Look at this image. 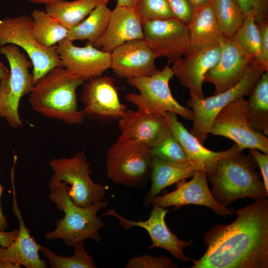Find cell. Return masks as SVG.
<instances>
[{
	"mask_svg": "<svg viewBox=\"0 0 268 268\" xmlns=\"http://www.w3.org/2000/svg\"><path fill=\"white\" fill-rule=\"evenodd\" d=\"M252 156L242 152L219 160L215 170L206 175L212 185L210 192L219 204L226 207L238 199L256 200L268 198L261 174Z\"/></svg>",
	"mask_w": 268,
	"mask_h": 268,
	"instance_id": "obj_3",
	"label": "cell"
},
{
	"mask_svg": "<svg viewBox=\"0 0 268 268\" xmlns=\"http://www.w3.org/2000/svg\"><path fill=\"white\" fill-rule=\"evenodd\" d=\"M150 204L163 207L174 206V209L190 204L200 205L211 208L216 214L226 216L234 213V210L219 204L214 199L207 184L206 174L197 172L192 179L177 183L176 189L161 196H156Z\"/></svg>",
	"mask_w": 268,
	"mask_h": 268,
	"instance_id": "obj_15",
	"label": "cell"
},
{
	"mask_svg": "<svg viewBox=\"0 0 268 268\" xmlns=\"http://www.w3.org/2000/svg\"><path fill=\"white\" fill-rule=\"evenodd\" d=\"M9 75V70L2 63H0V80L7 78Z\"/></svg>",
	"mask_w": 268,
	"mask_h": 268,
	"instance_id": "obj_43",
	"label": "cell"
},
{
	"mask_svg": "<svg viewBox=\"0 0 268 268\" xmlns=\"http://www.w3.org/2000/svg\"><path fill=\"white\" fill-rule=\"evenodd\" d=\"M188 27L190 40L188 53L218 44L224 37L219 32L211 3L196 8Z\"/></svg>",
	"mask_w": 268,
	"mask_h": 268,
	"instance_id": "obj_25",
	"label": "cell"
},
{
	"mask_svg": "<svg viewBox=\"0 0 268 268\" xmlns=\"http://www.w3.org/2000/svg\"><path fill=\"white\" fill-rule=\"evenodd\" d=\"M232 223L216 224L203 235L206 250L191 268H268V199L234 211Z\"/></svg>",
	"mask_w": 268,
	"mask_h": 268,
	"instance_id": "obj_1",
	"label": "cell"
},
{
	"mask_svg": "<svg viewBox=\"0 0 268 268\" xmlns=\"http://www.w3.org/2000/svg\"><path fill=\"white\" fill-rule=\"evenodd\" d=\"M169 64L168 63L162 70L159 69L151 76L126 79L139 93L127 94L126 100L137 109L160 118L164 119L167 112H172L192 121L193 111L181 105L172 96L169 82L174 75Z\"/></svg>",
	"mask_w": 268,
	"mask_h": 268,
	"instance_id": "obj_8",
	"label": "cell"
},
{
	"mask_svg": "<svg viewBox=\"0 0 268 268\" xmlns=\"http://www.w3.org/2000/svg\"><path fill=\"white\" fill-rule=\"evenodd\" d=\"M120 136L149 146L158 141L169 131L164 119L137 109L127 110L119 119Z\"/></svg>",
	"mask_w": 268,
	"mask_h": 268,
	"instance_id": "obj_23",
	"label": "cell"
},
{
	"mask_svg": "<svg viewBox=\"0 0 268 268\" xmlns=\"http://www.w3.org/2000/svg\"><path fill=\"white\" fill-rule=\"evenodd\" d=\"M143 39L142 22L134 8L116 5L111 10L107 29L94 47L111 53L123 44Z\"/></svg>",
	"mask_w": 268,
	"mask_h": 268,
	"instance_id": "obj_22",
	"label": "cell"
},
{
	"mask_svg": "<svg viewBox=\"0 0 268 268\" xmlns=\"http://www.w3.org/2000/svg\"><path fill=\"white\" fill-rule=\"evenodd\" d=\"M198 171H201L189 160L168 162L152 157L150 175L151 186L144 199L145 206H149L150 201L162 190L182 180L192 177Z\"/></svg>",
	"mask_w": 268,
	"mask_h": 268,
	"instance_id": "obj_24",
	"label": "cell"
},
{
	"mask_svg": "<svg viewBox=\"0 0 268 268\" xmlns=\"http://www.w3.org/2000/svg\"><path fill=\"white\" fill-rule=\"evenodd\" d=\"M50 192V200L65 215L57 220L54 230L45 234V238L49 240L61 239L67 247L88 239L99 242L101 240L99 230L105 224L97 216V213L102 208H106L108 201H102L88 207L79 206L70 199L66 185L62 182Z\"/></svg>",
	"mask_w": 268,
	"mask_h": 268,
	"instance_id": "obj_4",
	"label": "cell"
},
{
	"mask_svg": "<svg viewBox=\"0 0 268 268\" xmlns=\"http://www.w3.org/2000/svg\"><path fill=\"white\" fill-rule=\"evenodd\" d=\"M152 162L149 146L120 135L107 152V175L115 183L141 188L150 177Z\"/></svg>",
	"mask_w": 268,
	"mask_h": 268,
	"instance_id": "obj_5",
	"label": "cell"
},
{
	"mask_svg": "<svg viewBox=\"0 0 268 268\" xmlns=\"http://www.w3.org/2000/svg\"><path fill=\"white\" fill-rule=\"evenodd\" d=\"M13 192L12 211L19 222L18 235L7 247L0 246V261L19 264L26 268H47L45 260L40 258L39 252L41 246L31 235L25 225L17 202L14 185V173H11Z\"/></svg>",
	"mask_w": 268,
	"mask_h": 268,
	"instance_id": "obj_20",
	"label": "cell"
},
{
	"mask_svg": "<svg viewBox=\"0 0 268 268\" xmlns=\"http://www.w3.org/2000/svg\"><path fill=\"white\" fill-rule=\"evenodd\" d=\"M152 206L149 218L145 221H135L127 219L114 209H108L104 215L116 217L125 229H130L134 226L144 229L152 241L150 249L163 248L170 252L176 259L184 263L193 262L194 260L186 256L184 253V249L191 246L193 241L180 240L170 230L165 220L168 209L155 204H152Z\"/></svg>",
	"mask_w": 268,
	"mask_h": 268,
	"instance_id": "obj_14",
	"label": "cell"
},
{
	"mask_svg": "<svg viewBox=\"0 0 268 268\" xmlns=\"http://www.w3.org/2000/svg\"><path fill=\"white\" fill-rule=\"evenodd\" d=\"M126 268H178V266L168 257L161 256L154 257L150 255H142L130 259Z\"/></svg>",
	"mask_w": 268,
	"mask_h": 268,
	"instance_id": "obj_35",
	"label": "cell"
},
{
	"mask_svg": "<svg viewBox=\"0 0 268 268\" xmlns=\"http://www.w3.org/2000/svg\"><path fill=\"white\" fill-rule=\"evenodd\" d=\"M18 230L14 229L11 231H0V246L8 247L16 239Z\"/></svg>",
	"mask_w": 268,
	"mask_h": 268,
	"instance_id": "obj_40",
	"label": "cell"
},
{
	"mask_svg": "<svg viewBox=\"0 0 268 268\" xmlns=\"http://www.w3.org/2000/svg\"><path fill=\"white\" fill-rule=\"evenodd\" d=\"M139 0H117V5L134 8Z\"/></svg>",
	"mask_w": 268,
	"mask_h": 268,
	"instance_id": "obj_42",
	"label": "cell"
},
{
	"mask_svg": "<svg viewBox=\"0 0 268 268\" xmlns=\"http://www.w3.org/2000/svg\"><path fill=\"white\" fill-rule=\"evenodd\" d=\"M219 60L204 76V82L213 84L214 95L235 85L244 76L251 60L230 39L223 37L220 41Z\"/></svg>",
	"mask_w": 268,
	"mask_h": 268,
	"instance_id": "obj_16",
	"label": "cell"
},
{
	"mask_svg": "<svg viewBox=\"0 0 268 268\" xmlns=\"http://www.w3.org/2000/svg\"><path fill=\"white\" fill-rule=\"evenodd\" d=\"M257 24L260 35L259 50L253 59L268 70V20H263Z\"/></svg>",
	"mask_w": 268,
	"mask_h": 268,
	"instance_id": "obj_38",
	"label": "cell"
},
{
	"mask_svg": "<svg viewBox=\"0 0 268 268\" xmlns=\"http://www.w3.org/2000/svg\"><path fill=\"white\" fill-rule=\"evenodd\" d=\"M211 5L219 32L231 39L242 24L244 14L234 0H212Z\"/></svg>",
	"mask_w": 268,
	"mask_h": 268,
	"instance_id": "obj_30",
	"label": "cell"
},
{
	"mask_svg": "<svg viewBox=\"0 0 268 268\" xmlns=\"http://www.w3.org/2000/svg\"><path fill=\"white\" fill-rule=\"evenodd\" d=\"M99 3V0H59L46 4L45 11L70 30L82 22Z\"/></svg>",
	"mask_w": 268,
	"mask_h": 268,
	"instance_id": "obj_27",
	"label": "cell"
},
{
	"mask_svg": "<svg viewBox=\"0 0 268 268\" xmlns=\"http://www.w3.org/2000/svg\"><path fill=\"white\" fill-rule=\"evenodd\" d=\"M164 120L169 130L182 145L188 160L196 164L206 175L215 170L219 160L236 156L243 151L236 144L224 151L216 152L209 150L178 120L176 114L167 112Z\"/></svg>",
	"mask_w": 268,
	"mask_h": 268,
	"instance_id": "obj_19",
	"label": "cell"
},
{
	"mask_svg": "<svg viewBox=\"0 0 268 268\" xmlns=\"http://www.w3.org/2000/svg\"><path fill=\"white\" fill-rule=\"evenodd\" d=\"M175 18L187 26L196 8L190 0H167Z\"/></svg>",
	"mask_w": 268,
	"mask_h": 268,
	"instance_id": "obj_37",
	"label": "cell"
},
{
	"mask_svg": "<svg viewBox=\"0 0 268 268\" xmlns=\"http://www.w3.org/2000/svg\"><path fill=\"white\" fill-rule=\"evenodd\" d=\"M152 157L168 162H178L188 160L182 145L169 130L157 142L149 146Z\"/></svg>",
	"mask_w": 268,
	"mask_h": 268,
	"instance_id": "obj_33",
	"label": "cell"
},
{
	"mask_svg": "<svg viewBox=\"0 0 268 268\" xmlns=\"http://www.w3.org/2000/svg\"><path fill=\"white\" fill-rule=\"evenodd\" d=\"M31 17L32 35L42 46H55L67 39L69 29L45 10L35 9Z\"/></svg>",
	"mask_w": 268,
	"mask_h": 268,
	"instance_id": "obj_29",
	"label": "cell"
},
{
	"mask_svg": "<svg viewBox=\"0 0 268 268\" xmlns=\"http://www.w3.org/2000/svg\"><path fill=\"white\" fill-rule=\"evenodd\" d=\"M265 71L268 70L252 59L244 76L231 88L207 98H201L190 94L186 105L193 112L191 133L203 144L218 113L231 102L249 96Z\"/></svg>",
	"mask_w": 268,
	"mask_h": 268,
	"instance_id": "obj_7",
	"label": "cell"
},
{
	"mask_svg": "<svg viewBox=\"0 0 268 268\" xmlns=\"http://www.w3.org/2000/svg\"><path fill=\"white\" fill-rule=\"evenodd\" d=\"M247 100L249 124L255 130L268 134V71L257 82Z\"/></svg>",
	"mask_w": 268,
	"mask_h": 268,
	"instance_id": "obj_28",
	"label": "cell"
},
{
	"mask_svg": "<svg viewBox=\"0 0 268 268\" xmlns=\"http://www.w3.org/2000/svg\"><path fill=\"white\" fill-rule=\"evenodd\" d=\"M3 190V186L0 184V231H5L8 225L7 218L2 212L0 204V198Z\"/></svg>",
	"mask_w": 268,
	"mask_h": 268,
	"instance_id": "obj_41",
	"label": "cell"
},
{
	"mask_svg": "<svg viewBox=\"0 0 268 268\" xmlns=\"http://www.w3.org/2000/svg\"><path fill=\"white\" fill-rule=\"evenodd\" d=\"M249 151L260 168L264 187L268 192V154L254 148L249 149Z\"/></svg>",
	"mask_w": 268,
	"mask_h": 268,
	"instance_id": "obj_39",
	"label": "cell"
},
{
	"mask_svg": "<svg viewBox=\"0 0 268 268\" xmlns=\"http://www.w3.org/2000/svg\"><path fill=\"white\" fill-rule=\"evenodd\" d=\"M245 16L252 14L256 22L268 19V0H234Z\"/></svg>",
	"mask_w": 268,
	"mask_h": 268,
	"instance_id": "obj_36",
	"label": "cell"
},
{
	"mask_svg": "<svg viewBox=\"0 0 268 268\" xmlns=\"http://www.w3.org/2000/svg\"><path fill=\"white\" fill-rule=\"evenodd\" d=\"M49 163L53 171L49 185L50 191L62 182L70 199L79 206L88 207L104 200L108 187L92 180L90 163L83 152L70 158H53Z\"/></svg>",
	"mask_w": 268,
	"mask_h": 268,
	"instance_id": "obj_6",
	"label": "cell"
},
{
	"mask_svg": "<svg viewBox=\"0 0 268 268\" xmlns=\"http://www.w3.org/2000/svg\"><path fill=\"white\" fill-rule=\"evenodd\" d=\"M209 134L231 139L242 150L254 148L268 154V138L251 127L244 97L231 102L218 113Z\"/></svg>",
	"mask_w": 268,
	"mask_h": 268,
	"instance_id": "obj_11",
	"label": "cell"
},
{
	"mask_svg": "<svg viewBox=\"0 0 268 268\" xmlns=\"http://www.w3.org/2000/svg\"><path fill=\"white\" fill-rule=\"evenodd\" d=\"M19 264L9 263L5 261H0V268H21Z\"/></svg>",
	"mask_w": 268,
	"mask_h": 268,
	"instance_id": "obj_45",
	"label": "cell"
},
{
	"mask_svg": "<svg viewBox=\"0 0 268 268\" xmlns=\"http://www.w3.org/2000/svg\"><path fill=\"white\" fill-rule=\"evenodd\" d=\"M156 59L143 39L130 41L111 53V68L121 78L149 76L159 70Z\"/></svg>",
	"mask_w": 268,
	"mask_h": 268,
	"instance_id": "obj_18",
	"label": "cell"
},
{
	"mask_svg": "<svg viewBox=\"0 0 268 268\" xmlns=\"http://www.w3.org/2000/svg\"><path fill=\"white\" fill-rule=\"evenodd\" d=\"M111 13L107 4L99 3L82 22L69 30L66 39L87 40L94 46L105 32Z\"/></svg>",
	"mask_w": 268,
	"mask_h": 268,
	"instance_id": "obj_26",
	"label": "cell"
},
{
	"mask_svg": "<svg viewBox=\"0 0 268 268\" xmlns=\"http://www.w3.org/2000/svg\"><path fill=\"white\" fill-rule=\"evenodd\" d=\"M0 54L5 57L10 67L9 77L0 80V116L11 127L18 128L23 125L19 114L20 101L34 85L29 70L32 64L27 55L13 44L0 47Z\"/></svg>",
	"mask_w": 268,
	"mask_h": 268,
	"instance_id": "obj_9",
	"label": "cell"
},
{
	"mask_svg": "<svg viewBox=\"0 0 268 268\" xmlns=\"http://www.w3.org/2000/svg\"><path fill=\"white\" fill-rule=\"evenodd\" d=\"M143 40L156 58H166L174 64L188 54V27L176 18L147 21L142 23Z\"/></svg>",
	"mask_w": 268,
	"mask_h": 268,
	"instance_id": "obj_12",
	"label": "cell"
},
{
	"mask_svg": "<svg viewBox=\"0 0 268 268\" xmlns=\"http://www.w3.org/2000/svg\"><path fill=\"white\" fill-rule=\"evenodd\" d=\"M72 256L65 257L54 253L47 247L41 246L40 251L48 260L52 268H96L93 258L84 247V242L78 243L73 246Z\"/></svg>",
	"mask_w": 268,
	"mask_h": 268,
	"instance_id": "obj_31",
	"label": "cell"
},
{
	"mask_svg": "<svg viewBox=\"0 0 268 268\" xmlns=\"http://www.w3.org/2000/svg\"><path fill=\"white\" fill-rule=\"evenodd\" d=\"M87 80L64 67H55L34 84L29 94L30 106L43 117L70 125L81 124L85 116L78 109L76 89Z\"/></svg>",
	"mask_w": 268,
	"mask_h": 268,
	"instance_id": "obj_2",
	"label": "cell"
},
{
	"mask_svg": "<svg viewBox=\"0 0 268 268\" xmlns=\"http://www.w3.org/2000/svg\"><path fill=\"white\" fill-rule=\"evenodd\" d=\"M220 43L198 52L188 53L173 64V75L190 92L204 97L202 85L204 76L217 63L220 54Z\"/></svg>",
	"mask_w": 268,
	"mask_h": 268,
	"instance_id": "obj_21",
	"label": "cell"
},
{
	"mask_svg": "<svg viewBox=\"0 0 268 268\" xmlns=\"http://www.w3.org/2000/svg\"><path fill=\"white\" fill-rule=\"evenodd\" d=\"M80 100L85 116L98 119H119L125 114L114 79L100 75L88 79L83 84Z\"/></svg>",
	"mask_w": 268,
	"mask_h": 268,
	"instance_id": "obj_13",
	"label": "cell"
},
{
	"mask_svg": "<svg viewBox=\"0 0 268 268\" xmlns=\"http://www.w3.org/2000/svg\"><path fill=\"white\" fill-rule=\"evenodd\" d=\"M195 8H197L211 3L212 0H190Z\"/></svg>",
	"mask_w": 268,
	"mask_h": 268,
	"instance_id": "obj_44",
	"label": "cell"
},
{
	"mask_svg": "<svg viewBox=\"0 0 268 268\" xmlns=\"http://www.w3.org/2000/svg\"><path fill=\"white\" fill-rule=\"evenodd\" d=\"M251 59L259 50L260 35L259 27L252 14L244 16L243 22L231 39Z\"/></svg>",
	"mask_w": 268,
	"mask_h": 268,
	"instance_id": "obj_32",
	"label": "cell"
},
{
	"mask_svg": "<svg viewBox=\"0 0 268 268\" xmlns=\"http://www.w3.org/2000/svg\"><path fill=\"white\" fill-rule=\"evenodd\" d=\"M31 16L23 14L0 19V47L13 44L24 51L32 64L34 84L52 68L63 67L57 52V46L40 45L32 33Z\"/></svg>",
	"mask_w": 268,
	"mask_h": 268,
	"instance_id": "obj_10",
	"label": "cell"
},
{
	"mask_svg": "<svg viewBox=\"0 0 268 268\" xmlns=\"http://www.w3.org/2000/svg\"><path fill=\"white\" fill-rule=\"evenodd\" d=\"M57 46L63 66L87 79L103 75L111 68V53L99 50L88 42L81 47L65 39Z\"/></svg>",
	"mask_w": 268,
	"mask_h": 268,
	"instance_id": "obj_17",
	"label": "cell"
},
{
	"mask_svg": "<svg viewBox=\"0 0 268 268\" xmlns=\"http://www.w3.org/2000/svg\"><path fill=\"white\" fill-rule=\"evenodd\" d=\"M30 2L33 3H40V4H47L49 2L59 0H27ZM101 3H104L107 4V3L111 0H99Z\"/></svg>",
	"mask_w": 268,
	"mask_h": 268,
	"instance_id": "obj_46",
	"label": "cell"
},
{
	"mask_svg": "<svg viewBox=\"0 0 268 268\" xmlns=\"http://www.w3.org/2000/svg\"><path fill=\"white\" fill-rule=\"evenodd\" d=\"M134 8L142 23L147 21L176 18L167 0H139Z\"/></svg>",
	"mask_w": 268,
	"mask_h": 268,
	"instance_id": "obj_34",
	"label": "cell"
}]
</instances>
